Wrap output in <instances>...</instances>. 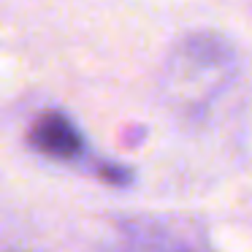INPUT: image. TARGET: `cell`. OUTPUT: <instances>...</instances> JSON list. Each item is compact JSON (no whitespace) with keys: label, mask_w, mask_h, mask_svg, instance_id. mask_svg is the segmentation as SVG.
I'll return each mask as SVG.
<instances>
[{"label":"cell","mask_w":252,"mask_h":252,"mask_svg":"<svg viewBox=\"0 0 252 252\" xmlns=\"http://www.w3.org/2000/svg\"><path fill=\"white\" fill-rule=\"evenodd\" d=\"M236 55L220 35H190L168 60V93L182 106H203L228 87Z\"/></svg>","instance_id":"6da1fadb"},{"label":"cell","mask_w":252,"mask_h":252,"mask_svg":"<svg viewBox=\"0 0 252 252\" xmlns=\"http://www.w3.org/2000/svg\"><path fill=\"white\" fill-rule=\"evenodd\" d=\"M30 144L38 152L49 155V158H60V160H71L84 149L82 133L60 111H46V114H41L35 120L33 130H30Z\"/></svg>","instance_id":"7a4b0ae2"},{"label":"cell","mask_w":252,"mask_h":252,"mask_svg":"<svg viewBox=\"0 0 252 252\" xmlns=\"http://www.w3.org/2000/svg\"><path fill=\"white\" fill-rule=\"evenodd\" d=\"M114 252H187V250L179 241H171V239H165V236L141 230V233H136V236L122 239Z\"/></svg>","instance_id":"3957f363"}]
</instances>
